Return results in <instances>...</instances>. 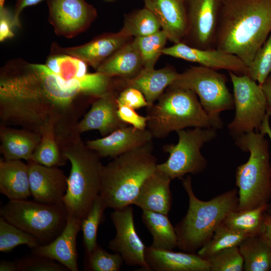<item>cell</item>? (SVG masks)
Returning a JSON list of instances; mask_svg holds the SVG:
<instances>
[{
	"mask_svg": "<svg viewBox=\"0 0 271 271\" xmlns=\"http://www.w3.org/2000/svg\"><path fill=\"white\" fill-rule=\"evenodd\" d=\"M48 21L55 34L72 38L87 30L97 17L95 8L85 0H47Z\"/></svg>",
	"mask_w": 271,
	"mask_h": 271,
	"instance_id": "4fadbf2b",
	"label": "cell"
},
{
	"mask_svg": "<svg viewBox=\"0 0 271 271\" xmlns=\"http://www.w3.org/2000/svg\"><path fill=\"white\" fill-rule=\"evenodd\" d=\"M270 115L266 113L259 128V132L262 134L267 135L271 143V126L269 123Z\"/></svg>",
	"mask_w": 271,
	"mask_h": 271,
	"instance_id": "7dc6e473",
	"label": "cell"
},
{
	"mask_svg": "<svg viewBox=\"0 0 271 271\" xmlns=\"http://www.w3.org/2000/svg\"><path fill=\"white\" fill-rule=\"evenodd\" d=\"M271 33V0H222L215 48L247 67Z\"/></svg>",
	"mask_w": 271,
	"mask_h": 271,
	"instance_id": "7a4b0ae2",
	"label": "cell"
},
{
	"mask_svg": "<svg viewBox=\"0 0 271 271\" xmlns=\"http://www.w3.org/2000/svg\"><path fill=\"white\" fill-rule=\"evenodd\" d=\"M228 72L235 109L233 120L227 126L230 134L235 138L244 133L259 132L267 109L266 97L260 85L247 75Z\"/></svg>",
	"mask_w": 271,
	"mask_h": 271,
	"instance_id": "8fae6325",
	"label": "cell"
},
{
	"mask_svg": "<svg viewBox=\"0 0 271 271\" xmlns=\"http://www.w3.org/2000/svg\"><path fill=\"white\" fill-rule=\"evenodd\" d=\"M0 192L10 200L27 199L32 196L28 166L20 160H0Z\"/></svg>",
	"mask_w": 271,
	"mask_h": 271,
	"instance_id": "484cf974",
	"label": "cell"
},
{
	"mask_svg": "<svg viewBox=\"0 0 271 271\" xmlns=\"http://www.w3.org/2000/svg\"><path fill=\"white\" fill-rule=\"evenodd\" d=\"M117 114L120 119L126 124L140 129H145L147 126V117L136 112L135 109L124 105H117Z\"/></svg>",
	"mask_w": 271,
	"mask_h": 271,
	"instance_id": "b9f144b4",
	"label": "cell"
},
{
	"mask_svg": "<svg viewBox=\"0 0 271 271\" xmlns=\"http://www.w3.org/2000/svg\"><path fill=\"white\" fill-rule=\"evenodd\" d=\"M266 212L271 217V203H268Z\"/></svg>",
	"mask_w": 271,
	"mask_h": 271,
	"instance_id": "681fc988",
	"label": "cell"
},
{
	"mask_svg": "<svg viewBox=\"0 0 271 271\" xmlns=\"http://www.w3.org/2000/svg\"><path fill=\"white\" fill-rule=\"evenodd\" d=\"M95 99L65 84L45 65L16 58L0 70V119L6 125L41 134L53 123L56 133L69 132Z\"/></svg>",
	"mask_w": 271,
	"mask_h": 271,
	"instance_id": "6da1fadb",
	"label": "cell"
},
{
	"mask_svg": "<svg viewBox=\"0 0 271 271\" xmlns=\"http://www.w3.org/2000/svg\"><path fill=\"white\" fill-rule=\"evenodd\" d=\"M210 271H242L243 259L238 246L219 251L205 259Z\"/></svg>",
	"mask_w": 271,
	"mask_h": 271,
	"instance_id": "8d00e7d4",
	"label": "cell"
},
{
	"mask_svg": "<svg viewBox=\"0 0 271 271\" xmlns=\"http://www.w3.org/2000/svg\"><path fill=\"white\" fill-rule=\"evenodd\" d=\"M106 206L99 195L86 216L82 220L81 230L86 254H89L98 245L97 233Z\"/></svg>",
	"mask_w": 271,
	"mask_h": 271,
	"instance_id": "d590c367",
	"label": "cell"
},
{
	"mask_svg": "<svg viewBox=\"0 0 271 271\" xmlns=\"http://www.w3.org/2000/svg\"><path fill=\"white\" fill-rule=\"evenodd\" d=\"M151 141L118 156L104 166L99 195L107 208L133 205L143 183L156 170Z\"/></svg>",
	"mask_w": 271,
	"mask_h": 271,
	"instance_id": "277c9868",
	"label": "cell"
},
{
	"mask_svg": "<svg viewBox=\"0 0 271 271\" xmlns=\"http://www.w3.org/2000/svg\"><path fill=\"white\" fill-rule=\"evenodd\" d=\"M157 101L147 107L146 116L147 128L156 138H165L173 131L189 127L222 126L208 116L197 95L188 89L170 85Z\"/></svg>",
	"mask_w": 271,
	"mask_h": 271,
	"instance_id": "8992f818",
	"label": "cell"
},
{
	"mask_svg": "<svg viewBox=\"0 0 271 271\" xmlns=\"http://www.w3.org/2000/svg\"><path fill=\"white\" fill-rule=\"evenodd\" d=\"M145 258L151 270L210 271L208 261L196 253L146 247Z\"/></svg>",
	"mask_w": 271,
	"mask_h": 271,
	"instance_id": "603a6c76",
	"label": "cell"
},
{
	"mask_svg": "<svg viewBox=\"0 0 271 271\" xmlns=\"http://www.w3.org/2000/svg\"><path fill=\"white\" fill-rule=\"evenodd\" d=\"M41 243L34 236L0 218V251L8 252L21 245H26L31 248Z\"/></svg>",
	"mask_w": 271,
	"mask_h": 271,
	"instance_id": "e575fe53",
	"label": "cell"
},
{
	"mask_svg": "<svg viewBox=\"0 0 271 271\" xmlns=\"http://www.w3.org/2000/svg\"><path fill=\"white\" fill-rule=\"evenodd\" d=\"M18 271H67L65 266L44 256L32 254L16 262Z\"/></svg>",
	"mask_w": 271,
	"mask_h": 271,
	"instance_id": "ab89813d",
	"label": "cell"
},
{
	"mask_svg": "<svg viewBox=\"0 0 271 271\" xmlns=\"http://www.w3.org/2000/svg\"><path fill=\"white\" fill-rule=\"evenodd\" d=\"M182 184L189 198V207L186 215L175 227L177 247L182 251L195 253L210 240L227 214L237 209L238 191L234 188L209 201H202L194 193L190 176L183 179Z\"/></svg>",
	"mask_w": 271,
	"mask_h": 271,
	"instance_id": "5b68a950",
	"label": "cell"
},
{
	"mask_svg": "<svg viewBox=\"0 0 271 271\" xmlns=\"http://www.w3.org/2000/svg\"><path fill=\"white\" fill-rule=\"evenodd\" d=\"M260 86L267 101L266 113L271 116V73Z\"/></svg>",
	"mask_w": 271,
	"mask_h": 271,
	"instance_id": "f6af8a7d",
	"label": "cell"
},
{
	"mask_svg": "<svg viewBox=\"0 0 271 271\" xmlns=\"http://www.w3.org/2000/svg\"><path fill=\"white\" fill-rule=\"evenodd\" d=\"M41 134L25 128L0 124V151L7 160H32Z\"/></svg>",
	"mask_w": 271,
	"mask_h": 271,
	"instance_id": "d4e9b609",
	"label": "cell"
},
{
	"mask_svg": "<svg viewBox=\"0 0 271 271\" xmlns=\"http://www.w3.org/2000/svg\"><path fill=\"white\" fill-rule=\"evenodd\" d=\"M31 195L36 201L64 206L67 177L57 167H47L33 161L27 162Z\"/></svg>",
	"mask_w": 271,
	"mask_h": 271,
	"instance_id": "2e32d148",
	"label": "cell"
},
{
	"mask_svg": "<svg viewBox=\"0 0 271 271\" xmlns=\"http://www.w3.org/2000/svg\"><path fill=\"white\" fill-rule=\"evenodd\" d=\"M268 204L253 209L233 210L227 214L223 223L248 236L260 235L265 228L264 214Z\"/></svg>",
	"mask_w": 271,
	"mask_h": 271,
	"instance_id": "f546056e",
	"label": "cell"
},
{
	"mask_svg": "<svg viewBox=\"0 0 271 271\" xmlns=\"http://www.w3.org/2000/svg\"><path fill=\"white\" fill-rule=\"evenodd\" d=\"M110 216L116 235L109 241L108 248L119 254L127 265L138 266L145 270H151L145 258L146 246L136 230L132 207L129 205L114 210Z\"/></svg>",
	"mask_w": 271,
	"mask_h": 271,
	"instance_id": "7c38bea8",
	"label": "cell"
},
{
	"mask_svg": "<svg viewBox=\"0 0 271 271\" xmlns=\"http://www.w3.org/2000/svg\"><path fill=\"white\" fill-rule=\"evenodd\" d=\"M42 0H15L13 13V27H20V16L23 10L29 6L35 5Z\"/></svg>",
	"mask_w": 271,
	"mask_h": 271,
	"instance_id": "ee69618b",
	"label": "cell"
},
{
	"mask_svg": "<svg viewBox=\"0 0 271 271\" xmlns=\"http://www.w3.org/2000/svg\"><path fill=\"white\" fill-rule=\"evenodd\" d=\"M145 8L159 20L168 40L175 43L187 36L188 21L186 0H144Z\"/></svg>",
	"mask_w": 271,
	"mask_h": 271,
	"instance_id": "7402d4cb",
	"label": "cell"
},
{
	"mask_svg": "<svg viewBox=\"0 0 271 271\" xmlns=\"http://www.w3.org/2000/svg\"><path fill=\"white\" fill-rule=\"evenodd\" d=\"M271 73V33L248 67L247 75L261 85Z\"/></svg>",
	"mask_w": 271,
	"mask_h": 271,
	"instance_id": "74e56055",
	"label": "cell"
},
{
	"mask_svg": "<svg viewBox=\"0 0 271 271\" xmlns=\"http://www.w3.org/2000/svg\"><path fill=\"white\" fill-rule=\"evenodd\" d=\"M133 39V37L125 36L119 31L103 34L90 42L74 47H62L54 42L51 46L50 53H64L74 56L96 70L104 61Z\"/></svg>",
	"mask_w": 271,
	"mask_h": 271,
	"instance_id": "e0dca14e",
	"label": "cell"
},
{
	"mask_svg": "<svg viewBox=\"0 0 271 271\" xmlns=\"http://www.w3.org/2000/svg\"><path fill=\"white\" fill-rule=\"evenodd\" d=\"M217 129L194 127L177 130L178 143L164 147V151L168 153L169 156L165 162L157 164L156 169L172 180L182 178L187 174L201 173L206 168L207 161L201 154V149L217 137Z\"/></svg>",
	"mask_w": 271,
	"mask_h": 271,
	"instance_id": "9c48e42d",
	"label": "cell"
},
{
	"mask_svg": "<svg viewBox=\"0 0 271 271\" xmlns=\"http://www.w3.org/2000/svg\"><path fill=\"white\" fill-rule=\"evenodd\" d=\"M265 228L260 234L271 246V217L265 212L264 214Z\"/></svg>",
	"mask_w": 271,
	"mask_h": 271,
	"instance_id": "bcb514c9",
	"label": "cell"
},
{
	"mask_svg": "<svg viewBox=\"0 0 271 271\" xmlns=\"http://www.w3.org/2000/svg\"><path fill=\"white\" fill-rule=\"evenodd\" d=\"M270 270H271V256H270Z\"/></svg>",
	"mask_w": 271,
	"mask_h": 271,
	"instance_id": "816d5d0a",
	"label": "cell"
},
{
	"mask_svg": "<svg viewBox=\"0 0 271 271\" xmlns=\"http://www.w3.org/2000/svg\"><path fill=\"white\" fill-rule=\"evenodd\" d=\"M153 136L147 128L125 126L102 138L89 140L86 144L100 157L115 158L152 141Z\"/></svg>",
	"mask_w": 271,
	"mask_h": 271,
	"instance_id": "44dd1931",
	"label": "cell"
},
{
	"mask_svg": "<svg viewBox=\"0 0 271 271\" xmlns=\"http://www.w3.org/2000/svg\"><path fill=\"white\" fill-rule=\"evenodd\" d=\"M227 79L216 70L202 66H191L179 75L171 85L188 89L199 98L208 116L223 125L220 114L234 107L233 96L228 88Z\"/></svg>",
	"mask_w": 271,
	"mask_h": 271,
	"instance_id": "30bf717a",
	"label": "cell"
},
{
	"mask_svg": "<svg viewBox=\"0 0 271 271\" xmlns=\"http://www.w3.org/2000/svg\"><path fill=\"white\" fill-rule=\"evenodd\" d=\"M133 40L104 61L96 71L109 77L131 78L137 75L144 67Z\"/></svg>",
	"mask_w": 271,
	"mask_h": 271,
	"instance_id": "4316f807",
	"label": "cell"
},
{
	"mask_svg": "<svg viewBox=\"0 0 271 271\" xmlns=\"http://www.w3.org/2000/svg\"><path fill=\"white\" fill-rule=\"evenodd\" d=\"M168 40L167 34L162 30L149 36L133 38V43L142 60L143 68H154Z\"/></svg>",
	"mask_w": 271,
	"mask_h": 271,
	"instance_id": "d6a6232c",
	"label": "cell"
},
{
	"mask_svg": "<svg viewBox=\"0 0 271 271\" xmlns=\"http://www.w3.org/2000/svg\"><path fill=\"white\" fill-rule=\"evenodd\" d=\"M13 14H11L5 7L0 9V41L14 37L12 31Z\"/></svg>",
	"mask_w": 271,
	"mask_h": 271,
	"instance_id": "7bdbcfd3",
	"label": "cell"
},
{
	"mask_svg": "<svg viewBox=\"0 0 271 271\" xmlns=\"http://www.w3.org/2000/svg\"><path fill=\"white\" fill-rule=\"evenodd\" d=\"M222 0H186L188 30L182 42L200 48H215Z\"/></svg>",
	"mask_w": 271,
	"mask_h": 271,
	"instance_id": "5bb4252c",
	"label": "cell"
},
{
	"mask_svg": "<svg viewBox=\"0 0 271 271\" xmlns=\"http://www.w3.org/2000/svg\"><path fill=\"white\" fill-rule=\"evenodd\" d=\"M178 75L179 73L172 66L160 69L143 68L137 75L131 78L113 77L114 86L118 92L127 87L139 90L152 105L167 88L175 82Z\"/></svg>",
	"mask_w": 271,
	"mask_h": 271,
	"instance_id": "ffe728a7",
	"label": "cell"
},
{
	"mask_svg": "<svg viewBox=\"0 0 271 271\" xmlns=\"http://www.w3.org/2000/svg\"><path fill=\"white\" fill-rule=\"evenodd\" d=\"M17 270L16 262L10 261L2 260L0 262V271Z\"/></svg>",
	"mask_w": 271,
	"mask_h": 271,
	"instance_id": "c3c4849f",
	"label": "cell"
},
{
	"mask_svg": "<svg viewBox=\"0 0 271 271\" xmlns=\"http://www.w3.org/2000/svg\"><path fill=\"white\" fill-rule=\"evenodd\" d=\"M143 222L153 237L151 246L162 250H173L178 246L177 235L168 215L143 210Z\"/></svg>",
	"mask_w": 271,
	"mask_h": 271,
	"instance_id": "83f0119b",
	"label": "cell"
},
{
	"mask_svg": "<svg viewBox=\"0 0 271 271\" xmlns=\"http://www.w3.org/2000/svg\"><path fill=\"white\" fill-rule=\"evenodd\" d=\"M81 222L79 218L68 214L66 225L58 236L47 244L32 248V254L52 259L69 270L78 271L76 238L81 229Z\"/></svg>",
	"mask_w": 271,
	"mask_h": 271,
	"instance_id": "ac0fdd59",
	"label": "cell"
},
{
	"mask_svg": "<svg viewBox=\"0 0 271 271\" xmlns=\"http://www.w3.org/2000/svg\"><path fill=\"white\" fill-rule=\"evenodd\" d=\"M162 53L216 70L224 69L239 75L247 73V66L239 57L215 48L200 49L181 42L164 48Z\"/></svg>",
	"mask_w": 271,
	"mask_h": 271,
	"instance_id": "9a60e30c",
	"label": "cell"
},
{
	"mask_svg": "<svg viewBox=\"0 0 271 271\" xmlns=\"http://www.w3.org/2000/svg\"><path fill=\"white\" fill-rule=\"evenodd\" d=\"M171 180L167 175L156 169L143 183L133 205L142 210L168 215L172 202L170 187Z\"/></svg>",
	"mask_w": 271,
	"mask_h": 271,
	"instance_id": "cb8c5ba5",
	"label": "cell"
},
{
	"mask_svg": "<svg viewBox=\"0 0 271 271\" xmlns=\"http://www.w3.org/2000/svg\"><path fill=\"white\" fill-rule=\"evenodd\" d=\"M248 236L228 228L222 222L215 229L210 240L200 248L197 253L206 259L219 251L238 246Z\"/></svg>",
	"mask_w": 271,
	"mask_h": 271,
	"instance_id": "836d02e7",
	"label": "cell"
},
{
	"mask_svg": "<svg viewBox=\"0 0 271 271\" xmlns=\"http://www.w3.org/2000/svg\"><path fill=\"white\" fill-rule=\"evenodd\" d=\"M6 0H0V9H2L5 7V3Z\"/></svg>",
	"mask_w": 271,
	"mask_h": 271,
	"instance_id": "f907efd6",
	"label": "cell"
},
{
	"mask_svg": "<svg viewBox=\"0 0 271 271\" xmlns=\"http://www.w3.org/2000/svg\"><path fill=\"white\" fill-rule=\"evenodd\" d=\"M87 255V269L92 271H119L124 262L117 253H110L98 244Z\"/></svg>",
	"mask_w": 271,
	"mask_h": 271,
	"instance_id": "f35d334b",
	"label": "cell"
},
{
	"mask_svg": "<svg viewBox=\"0 0 271 271\" xmlns=\"http://www.w3.org/2000/svg\"><path fill=\"white\" fill-rule=\"evenodd\" d=\"M118 92L114 88L103 96L96 98L90 109L77 124L80 133L93 129L98 130L105 137L114 130L127 125L117 114L116 98Z\"/></svg>",
	"mask_w": 271,
	"mask_h": 271,
	"instance_id": "d6986e66",
	"label": "cell"
},
{
	"mask_svg": "<svg viewBox=\"0 0 271 271\" xmlns=\"http://www.w3.org/2000/svg\"><path fill=\"white\" fill-rule=\"evenodd\" d=\"M1 217L36 237L41 244L53 241L62 231L68 213L64 206L27 199L10 200L0 209Z\"/></svg>",
	"mask_w": 271,
	"mask_h": 271,
	"instance_id": "ba28073f",
	"label": "cell"
},
{
	"mask_svg": "<svg viewBox=\"0 0 271 271\" xmlns=\"http://www.w3.org/2000/svg\"><path fill=\"white\" fill-rule=\"evenodd\" d=\"M234 139L238 148L249 153L247 162L236 169L235 182L238 188L237 210L253 209L268 204L271 199V164L268 140L257 131Z\"/></svg>",
	"mask_w": 271,
	"mask_h": 271,
	"instance_id": "52a82bcc",
	"label": "cell"
},
{
	"mask_svg": "<svg viewBox=\"0 0 271 271\" xmlns=\"http://www.w3.org/2000/svg\"><path fill=\"white\" fill-rule=\"evenodd\" d=\"M80 134L76 129L56 140L71 164L64 206L68 214L82 220L99 195L103 165L100 156L87 146Z\"/></svg>",
	"mask_w": 271,
	"mask_h": 271,
	"instance_id": "3957f363",
	"label": "cell"
},
{
	"mask_svg": "<svg viewBox=\"0 0 271 271\" xmlns=\"http://www.w3.org/2000/svg\"><path fill=\"white\" fill-rule=\"evenodd\" d=\"M41 141L32 157L33 161L47 167H60L68 161L63 156L57 141L55 124L51 123L44 127L41 132Z\"/></svg>",
	"mask_w": 271,
	"mask_h": 271,
	"instance_id": "4dcf8cb0",
	"label": "cell"
},
{
	"mask_svg": "<svg viewBox=\"0 0 271 271\" xmlns=\"http://www.w3.org/2000/svg\"><path fill=\"white\" fill-rule=\"evenodd\" d=\"M161 30V24L155 15L144 8L126 15L119 32L125 36L137 38L149 36Z\"/></svg>",
	"mask_w": 271,
	"mask_h": 271,
	"instance_id": "1f68e13d",
	"label": "cell"
},
{
	"mask_svg": "<svg viewBox=\"0 0 271 271\" xmlns=\"http://www.w3.org/2000/svg\"><path fill=\"white\" fill-rule=\"evenodd\" d=\"M116 102L117 105H126L134 109L150 105L143 93L132 87H127L119 91Z\"/></svg>",
	"mask_w": 271,
	"mask_h": 271,
	"instance_id": "60d3db41",
	"label": "cell"
},
{
	"mask_svg": "<svg viewBox=\"0 0 271 271\" xmlns=\"http://www.w3.org/2000/svg\"><path fill=\"white\" fill-rule=\"evenodd\" d=\"M245 271L270 270L271 246L261 235L248 236L238 245Z\"/></svg>",
	"mask_w": 271,
	"mask_h": 271,
	"instance_id": "f1b7e54d",
	"label": "cell"
}]
</instances>
